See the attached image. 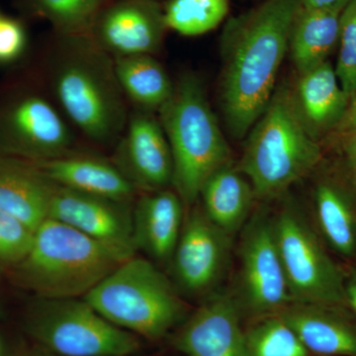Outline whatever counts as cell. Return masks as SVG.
<instances>
[{"label":"cell","mask_w":356,"mask_h":356,"mask_svg":"<svg viewBox=\"0 0 356 356\" xmlns=\"http://www.w3.org/2000/svg\"><path fill=\"white\" fill-rule=\"evenodd\" d=\"M341 13L308 8L300 4L293 21L288 47L300 76L327 62L332 49L339 43Z\"/></svg>","instance_id":"21"},{"label":"cell","mask_w":356,"mask_h":356,"mask_svg":"<svg viewBox=\"0 0 356 356\" xmlns=\"http://www.w3.org/2000/svg\"><path fill=\"white\" fill-rule=\"evenodd\" d=\"M1 156H2V154L0 153V159H1Z\"/></svg>","instance_id":"37"},{"label":"cell","mask_w":356,"mask_h":356,"mask_svg":"<svg viewBox=\"0 0 356 356\" xmlns=\"http://www.w3.org/2000/svg\"><path fill=\"white\" fill-rule=\"evenodd\" d=\"M26 35L19 22L9 18L0 19V64L13 62L24 51Z\"/></svg>","instance_id":"30"},{"label":"cell","mask_w":356,"mask_h":356,"mask_svg":"<svg viewBox=\"0 0 356 356\" xmlns=\"http://www.w3.org/2000/svg\"><path fill=\"white\" fill-rule=\"evenodd\" d=\"M39 356H60V355H54V353H51V355H39Z\"/></svg>","instance_id":"36"},{"label":"cell","mask_w":356,"mask_h":356,"mask_svg":"<svg viewBox=\"0 0 356 356\" xmlns=\"http://www.w3.org/2000/svg\"><path fill=\"white\" fill-rule=\"evenodd\" d=\"M346 298L348 307L353 309L356 315V269L346 274Z\"/></svg>","instance_id":"34"},{"label":"cell","mask_w":356,"mask_h":356,"mask_svg":"<svg viewBox=\"0 0 356 356\" xmlns=\"http://www.w3.org/2000/svg\"><path fill=\"white\" fill-rule=\"evenodd\" d=\"M336 130L343 135L356 131V90L353 93V97L350 98L346 114L339 122Z\"/></svg>","instance_id":"31"},{"label":"cell","mask_w":356,"mask_h":356,"mask_svg":"<svg viewBox=\"0 0 356 356\" xmlns=\"http://www.w3.org/2000/svg\"><path fill=\"white\" fill-rule=\"evenodd\" d=\"M300 4L301 0H264L225 27L222 106L236 139L254 128L275 92Z\"/></svg>","instance_id":"1"},{"label":"cell","mask_w":356,"mask_h":356,"mask_svg":"<svg viewBox=\"0 0 356 356\" xmlns=\"http://www.w3.org/2000/svg\"><path fill=\"white\" fill-rule=\"evenodd\" d=\"M72 135L55 107L38 95H22L0 109V153L38 161L70 154Z\"/></svg>","instance_id":"9"},{"label":"cell","mask_w":356,"mask_h":356,"mask_svg":"<svg viewBox=\"0 0 356 356\" xmlns=\"http://www.w3.org/2000/svg\"><path fill=\"white\" fill-rule=\"evenodd\" d=\"M31 163L50 181L72 191L121 202H131L138 191L114 163L95 156L67 154Z\"/></svg>","instance_id":"16"},{"label":"cell","mask_w":356,"mask_h":356,"mask_svg":"<svg viewBox=\"0 0 356 356\" xmlns=\"http://www.w3.org/2000/svg\"><path fill=\"white\" fill-rule=\"evenodd\" d=\"M229 0H170L163 14L166 27L184 36H198L221 24Z\"/></svg>","instance_id":"25"},{"label":"cell","mask_w":356,"mask_h":356,"mask_svg":"<svg viewBox=\"0 0 356 356\" xmlns=\"http://www.w3.org/2000/svg\"><path fill=\"white\" fill-rule=\"evenodd\" d=\"M26 327L60 356H129L140 348L135 334L112 324L83 298H39Z\"/></svg>","instance_id":"7"},{"label":"cell","mask_w":356,"mask_h":356,"mask_svg":"<svg viewBox=\"0 0 356 356\" xmlns=\"http://www.w3.org/2000/svg\"><path fill=\"white\" fill-rule=\"evenodd\" d=\"M350 0H301V6L314 9L343 11Z\"/></svg>","instance_id":"32"},{"label":"cell","mask_w":356,"mask_h":356,"mask_svg":"<svg viewBox=\"0 0 356 356\" xmlns=\"http://www.w3.org/2000/svg\"><path fill=\"white\" fill-rule=\"evenodd\" d=\"M273 227L292 302L348 307L346 273L332 261L306 217L286 205L273 219Z\"/></svg>","instance_id":"8"},{"label":"cell","mask_w":356,"mask_h":356,"mask_svg":"<svg viewBox=\"0 0 356 356\" xmlns=\"http://www.w3.org/2000/svg\"><path fill=\"white\" fill-rule=\"evenodd\" d=\"M339 44L334 70L344 93L350 100L356 90V0H350L341 14Z\"/></svg>","instance_id":"28"},{"label":"cell","mask_w":356,"mask_h":356,"mask_svg":"<svg viewBox=\"0 0 356 356\" xmlns=\"http://www.w3.org/2000/svg\"><path fill=\"white\" fill-rule=\"evenodd\" d=\"M200 197L207 217L231 236L247 222L255 195L250 182L228 165L208 178Z\"/></svg>","instance_id":"23"},{"label":"cell","mask_w":356,"mask_h":356,"mask_svg":"<svg viewBox=\"0 0 356 356\" xmlns=\"http://www.w3.org/2000/svg\"><path fill=\"white\" fill-rule=\"evenodd\" d=\"M175 346L188 356H250L238 303L228 295L206 302L182 325Z\"/></svg>","instance_id":"15"},{"label":"cell","mask_w":356,"mask_h":356,"mask_svg":"<svg viewBox=\"0 0 356 356\" xmlns=\"http://www.w3.org/2000/svg\"><path fill=\"white\" fill-rule=\"evenodd\" d=\"M115 74L124 95L143 111H159L175 86L163 65L151 55L114 57Z\"/></svg>","instance_id":"24"},{"label":"cell","mask_w":356,"mask_h":356,"mask_svg":"<svg viewBox=\"0 0 356 356\" xmlns=\"http://www.w3.org/2000/svg\"><path fill=\"white\" fill-rule=\"evenodd\" d=\"M60 36H89L102 0H33Z\"/></svg>","instance_id":"26"},{"label":"cell","mask_w":356,"mask_h":356,"mask_svg":"<svg viewBox=\"0 0 356 356\" xmlns=\"http://www.w3.org/2000/svg\"><path fill=\"white\" fill-rule=\"evenodd\" d=\"M34 233L20 220L0 211V264H19L29 254Z\"/></svg>","instance_id":"29"},{"label":"cell","mask_w":356,"mask_h":356,"mask_svg":"<svg viewBox=\"0 0 356 356\" xmlns=\"http://www.w3.org/2000/svg\"><path fill=\"white\" fill-rule=\"evenodd\" d=\"M250 356H307V348L280 315H271L247 334Z\"/></svg>","instance_id":"27"},{"label":"cell","mask_w":356,"mask_h":356,"mask_svg":"<svg viewBox=\"0 0 356 356\" xmlns=\"http://www.w3.org/2000/svg\"><path fill=\"white\" fill-rule=\"evenodd\" d=\"M343 152L348 165L356 172V131L344 134Z\"/></svg>","instance_id":"33"},{"label":"cell","mask_w":356,"mask_h":356,"mask_svg":"<svg viewBox=\"0 0 356 356\" xmlns=\"http://www.w3.org/2000/svg\"><path fill=\"white\" fill-rule=\"evenodd\" d=\"M84 300L112 324L156 341L184 315L170 280L145 257H130L100 281Z\"/></svg>","instance_id":"6"},{"label":"cell","mask_w":356,"mask_h":356,"mask_svg":"<svg viewBox=\"0 0 356 356\" xmlns=\"http://www.w3.org/2000/svg\"><path fill=\"white\" fill-rule=\"evenodd\" d=\"M341 309L292 302L278 315L307 350L324 355L356 356V327L344 318Z\"/></svg>","instance_id":"19"},{"label":"cell","mask_w":356,"mask_h":356,"mask_svg":"<svg viewBox=\"0 0 356 356\" xmlns=\"http://www.w3.org/2000/svg\"><path fill=\"white\" fill-rule=\"evenodd\" d=\"M56 187L31 161L13 156L0 159V211L33 231L48 219Z\"/></svg>","instance_id":"18"},{"label":"cell","mask_w":356,"mask_h":356,"mask_svg":"<svg viewBox=\"0 0 356 356\" xmlns=\"http://www.w3.org/2000/svg\"><path fill=\"white\" fill-rule=\"evenodd\" d=\"M229 238L203 209L192 211L170 259L178 284L192 294L210 289L226 266Z\"/></svg>","instance_id":"14"},{"label":"cell","mask_w":356,"mask_h":356,"mask_svg":"<svg viewBox=\"0 0 356 356\" xmlns=\"http://www.w3.org/2000/svg\"><path fill=\"white\" fill-rule=\"evenodd\" d=\"M131 202L56 187L49 217L95 240L135 255Z\"/></svg>","instance_id":"13"},{"label":"cell","mask_w":356,"mask_h":356,"mask_svg":"<svg viewBox=\"0 0 356 356\" xmlns=\"http://www.w3.org/2000/svg\"><path fill=\"white\" fill-rule=\"evenodd\" d=\"M132 257L48 218L35 231L29 254L15 266L16 276L39 298H83Z\"/></svg>","instance_id":"3"},{"label":"cell","mask_w":356,"mask_h":356,"mask_svg":"<svg viewBox=\"0 0 356 356\" xmlns=\"http://www.w3.org/2000/svg\"><path fill=\"white\" fill-rule=\"evenodd\" d=\"M122 135L114 163L137 191H163L172 184V151L161 122L138 109Z\"/></svg>","instance_id":"12"},{"label":"cell","mask_w":356,"mask_h":356,"mask_svg":"<svg viewBox=\"0 0 356 356\" xmlns=\"http://www.w3.org/2000/svg\"><path fill=\"white\" fill-rule=\"evenodd\" d=\"M241 283L245 307L257 315H278L292 303L276 243L273 220L259 213L241 243Z\"/></svg>","instance_id":"10"},{"label":"cell","mask_w":356,"mask_h":356,"mask_svg":"<svg viewBox=\"0 0 356 356\" xmlns=\"http://www.w3.org/2000/svg\"><path fill=\"white\" fill-rule=\"evenodd\" d=\"M0 19H1V16H0Z\"/></svg>","instance_id":"38"},{"label":"cell","mask_w":356,"mask_h":356,"mask_svg":"<svg viewBox=\"0 0 356 356\" xmlns=\"http://www.w3.org/2000/svg\"><path fill=\"white\" fill-rule=\"evenodd\" d=\"M316 217L330 247L346 259L356 257V197L346 185L327 178L315 191Z\"/></svg>","instance_id":"22"},{"label":"cell","mask_w":356,"mask_h":356,"mask_svg":"<svg viewBox=\"0 0 356 356\" xmlns=\"http://www.w3.org/2000/svg\"><path fill=\"white\" fill-rule=\"evenodd\" d=\"M51 54L50 83L65 114L100 145L120 138L128 117L114 58L89 36H60Z\"/></svg>","instance_id":"2"},{"label":"cell","mask_w":356,"mask_h":356,"mask_svg":"<svg viewBox=\"0 0 356 356\" xmlns=\"http://www.w3.org/2000/svg\"><path fill=\"white\" fill-rule=\"evenodd\" d=\"M184 205L175 191L145 192L133 208L137 250L156 261H170L184 226Z\"/></svg>","instance_id":"17"},{"label":"cell","mask_w":356,"mask_h":356,"mask_svg":"<svg viewBox=\"0 0 356 356\" xmlns=\"http://www.w3.org/2000/svg\"><path fill=\"white\" fill-rule=\"evenodd\" d=\"M294 95L299 113L315 139L337 127L350 103L329 60L301 74Z\"/></svg>","instance_id":"20"},{"label":"cell","mask_w":356,"mask_h":356,"mask_svg":"<svg viewBox=\"0 0 356 356\" xmlns=\"http://www.w3.org/2000/svg\"><path fill=\"white\" fill-rule=\"evenodd\" d=\"M165 29V14L156 0H121L98 13L89 37L113 58L153 56Z\"/></svg>","instance_id":"11"},{"label":"cell","mask_w":356,"mask_h":356,"mask_svg":"<svg viewBox=\"0 0 356 356\" xmlns=\"http://www.w3.org/2000/svg\"><path fill=\"white\" fill-rule=\"evenodd\" d=\"M321 159L295 95L282 86L250 130L238 172L250 180L255 197L271 199L313 172Z\"/></svg>","instance_id":"4"},{"label":"cell","mask_w":356,"mask_h":356,"mask_svg":"<svg viewBox=\"0 0 356 356\" xmlns=\"http://www.w3.org/2000/svg\"><path fill=\"white\" fill-rule=\"evenodd\" d=\"M0 356H10L8 346L3 336L0 334Z\"/></svg>","instance_id":"35"},{"label":"cell","mask_w":356,"mask_h":356,"mask_svg":"<svg viewBox=\"0 0 356 356\" xmlns=\"http://www.w3.org/2000/svg\"><path fill=\"white\" fill-rule=\"evenodd\" d=\"M173 161L172 185L184 205L200 197L208 178L229 165L231 149L200 81L184 74L159 110Z\"/></svg>","instance_id":"5"}]
</instances>
